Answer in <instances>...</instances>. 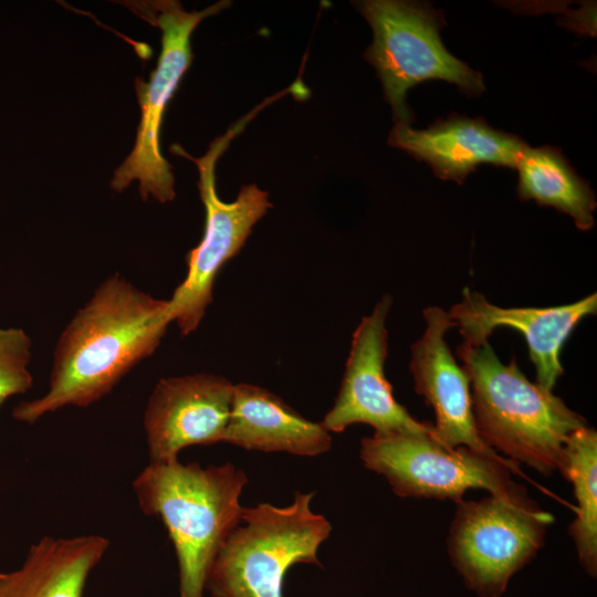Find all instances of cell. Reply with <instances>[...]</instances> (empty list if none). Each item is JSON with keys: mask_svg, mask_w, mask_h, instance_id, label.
I'll list each match as a JSON object with an SVG mask.
<instances>
[{"mask_svg": "<svg viewBox=\"0 0 597 597\" xmlns=\"http://www.w3.org/2000/svg\"><path fill=\"white\" fill-rule=\"evenodd\" d=\"M171 323L168 300L155 298L118 273L104 280L61 333L48 391L18 404L15 420L34 423L64 407H87L159 346Z\"/></svg>", "mask_w": 597, "mask_h": 597, "instance_id": "6da1fadb", "label": "cell"}, {"mask_svg": "<svg viewBox=\"0 0 597 597\" xmlns=\"http://www.w3.org/2000/svg\"><path fill=\"white\" fill-rule=\"evenodd\" d=\"M457 356L470 378L481 441L505 459L546 476L559 471L566 441L572 432L587 426L585 418L552 390L530 381L515 356L503 364L489 342L461 344Z\"/></svg>", "mask_w": 597, "mask_h": 597, "instance_id": "7a4b0ae2", "label": "cell"}, {"mask_svg": "<svg viewBox=\"0 0 597 597\" xmlns=\"http://www.w3.org/2000/svg\"><path fill=\"white\" fill-rule=\"evenodd\" d=\"M247 483L243 470L230 462L201 467L178 460L149 463L134 479L138 506L163 521L174 545L179 597H203L209 567L241 521Z\"/></svg>", "mask_w": 597, "mask_h": 597, "instance_id": "3957f363", "label": "cell"}, {"mask_svg": "<svg viewBox=\"0 0 597 597\" xmlns=\"http://www.w3.org/2000/svg\"><path fill=\"white\" fill-rule=\"evenodd\" d=\"M314 493L297 492L279 507H243L240 523L219 547L206 577L211 597H283L286 572L295 564L321 566L317 551L331 534L325 516L311 509Z\"/></svg>", "mask_w": 597, "mask_h": 597, "instance_id": "277c9868", "label": "cell"}, {"mask_svg": "<svg viewBox=\"0 0 597 597\" xmlns=\"http://www.w3.org/2000/svg\"><path fill=\"white\" fill-rule=\"evenodd\" d=\"M136 15L161 31V50L149 81L136 77L135 88L142 116L134 148L115 170L111 187L123 191L134 180L145 201L153 196L165 203L176 197L171 166L159 148V132L168 103L192 62L190 38L197 25L226 9L230 2L219 1L201 11L188 12L178 1H121Z\"/></svg>", "mask_w": 597, "mask_h": 597, "instance_id": "5b68a950", "label": "cell"}, {"mask_svg": "<svg viewBox=\"0 0 597 597\" xmlns=\"http://www.w3.org/2000/svg\"><path fill=\"white\" fill-rule=\"evenodd\" d=\"M455 503L447 541L450 559L469 589L499 597L542 548L554 517L517 483L504 493Z\"/></svg>", "mask_w": 597, "mask_h": 597, "instance_id": "8992f818", "label": "cell"}, {"mask_svg": "<svg viewBox=\"0 0 597 597\" xmlns=\"http://www.w3.org/2000/svg\"><path fill=\"white\" fill-rule=\"evenodd\" d=\"M357 6L374 32L365 57L377 71L396 124L410 125L407 92L422 81L443 80L472 95L485 90L481 74L442 44L439 31L444 20L440 11L399 0H367Z\"/></svg>", "mask_w": 597, "mask_h": 597, "instance_id": "52a82bcc", "label": "cell"}, {"mask_svg": "<svg viewBox=\"0 0 597 597\" xmlns=\"http://www.w3.org/2000/svg\"><path fill=\"white\" fill-rule=\"evenodd\" d=\"M244 122H239L226 135L216 138L200 158L190 156L177 144L170 147V151L188 158L198 167V189L206 211L203 235L187 253L186 276L168 300L169 318L176 322L182 335L197 329L212 302L218 273L239 253L253 226L272 207L268 192L253 184L243 186L231 202L223 201L217 193L216 163Z\"/></svg>", "mask_w": 597, "mask_h": 597, "instance_id": "ba28073f", "label": "cell"}, {"mask_svg": "<svg viewBox=\"0 0 597 597\" xmlns=\"http://www.w3.org/2000/svg\"><path fill=\"white\" fill-rule=\"evenodd\" d=\"M359 453L365 468L402 498L458 502L470 489L500 494L515 486L511 472L520 473L517 463L496 452L447 448L429 432L374 433L362 439Z\"/></svg>", "mask_w": 597, "mask_h": 597, "instance_id": "9c48e42d", "label": "cell"}, {"mask_svg": "<svg viewBox=\"0 0 597 597\" xmlns=\"http://www.w3.org/2000/svg\"><path fill=\"white\" fill-rule=\"evenodd\" d=\"M392 298L384 295L356 327L341 387L333 407L321 423L328 432H343L356 423L375 429V434L429 432L433 423L419 421L394 397L385 375L388 353L386 320Z\"/></svg>", "mask_w": 597, "mask_h": 597, "instance_id": "30bf717a", "label": "cell"}, {"mask_svg": "<svg viewBox=\"0 0 597 597\" xmlns=\"http://www.w3.org/2000/svg\"><path fill=\"white\" fill-rule=\"evenodd\" d=\"M234 385L212 374L161 378L144 412L149 463L178 460L190 446L223 442Z\"/></svg>", "mask_w": 597, "mask_h": 597, "instance_id": "8fae6325", "label": "cell"}, {"mask_svg": "<svg viewBox=\"0 0 597 597\" xmlns=\"http://www.w3.org/2000/svg\"><path fill=\"white\" fill-rule=\"evenodd\" d=\"M596 313V293L558 306L502 307L468 287L462 291L461 302L448 312L465 346L489 342L498 327L515 328L523 334L535 366V383L547 390H553L564 373L561 364L564 343L585 317Z\"/></svg>", "mask_w": 597, "mask_h": 597, "instance_id": "7c38bea8", "label": "cell"}, {"mask_svg": "<svg viewBox=\"0 0 597 597\" xmlns=\"http://www.w3.org/2000/svg\"><path fill=\"white\" fill-rule=\"evenodd\" d=\"M426 328L411 345L410 371L415 390L436 415V439L447 448L468 447L493 453L479 438L473 411L470 378L451 353L447 332L455 327L448 312L429 306L423 310Z\"/></svg>", "mask_w": 597, "mask_h": 597, "instance_id": "4fadbf2b", "label": "cell"}, {"mask_svg": "<svg viewBox=\"0 0 597 597\" xmlns=\"http://www.w3.org/2000/svg\"><path fill=\"white\" fill-rule=\"evenodd\" d=\"M388 143L428 164L441 179L462 184L480 165L515 167L526 144L482 119L452 117L426 129L396 124Z\"/></svg>", "mask_w": 597, "mask_h": 597, "instance_id": "5bb4252c", "label": "cell"}, {"mask_svg": "<svg viewBox=\"0 0 597 597\" xmlns=\"http://www.w3.org/2000/svg\"><path fill=\"white\" fill-rule=\"evenodd\" d=\"M223 442L247 450L315 457L331 449L332 437L321 422L304 418L268 389L238 384Z\"/></svg>", "mask_w": 597, "mask_h": 597, "instance_id": "9a60e30c", "label": "cell"}, {"mask_svg": "<svg viewBox=\"0 0 597 597\" xmlns=\"http://www.w3.org/2000/svg\"><path fill=\"white\" fill-rule=\"evenodd\" d=\"M108 547L101 535L44 536L30 546L21 567L0 573V597H83Z\"/></svg>", "mask_w": 597, "mask_h": 597, "instance_id": "2e32d148", "label": "cell"}, {"mask_svg": "<svg viewBox=\"0 0 597 597\" xmlns=\"http://www.w3.org/2000/svg\"><path fill=\"white\" fill-rule=\"evenodd\" d=\"M519 170L517 195L567 213L583 231L595 224L596 198L589 184L582 179L559 150L526 145L515 166Z\"/></svg>", "mask_w": 597, "mask_h": 597, "instance_id": "e0dca14e", "label": "cell"}, {"mask_svg": "<svg viewBox=\"0 0 597 597\" xmlns=\"http://www.w3.org/2000/svg\"><path fill=\"white\" fill-rule=\"evenodd\" d=\"M561 473L572 482L577 501L576 517L568 527L579 562L593 577L597 574V432L588 425L568 437Z\"/></svg>", "mask_w": 597, "mask_h": 597, "instance_id": "ac0fdd59", "label": "cell"}, {"mask_svg": "<svg viewBox=\"0 0 597 597\" xmlns=\"http://www.w3.org/2000/svg\"><path fill=\"white\" fill-rule=\"evenodd\" d=\"M31 347L32 341L24 329L0 327V406L9 397L24 394L32 387Z\"/></svg>", "mask_w": 597, "mask_h": 597, "instance_id": "d6986e66", "label": "cell"}]
</instances>
